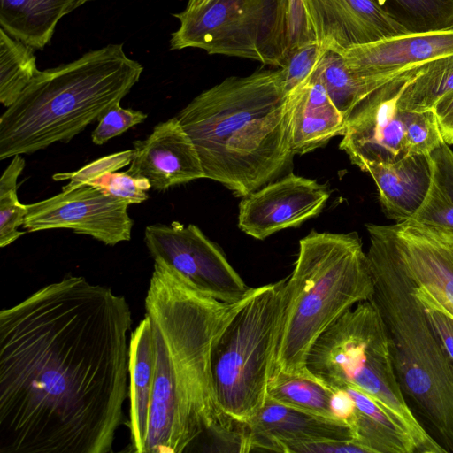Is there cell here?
I'll return each mask as SVG.
<instances>
[{"label":"cell","mask_w":453,"mask_h":453,"mask_svg":"<svg viewBox=\"0 0 453 453\" xmlns=\"http://www.w3.org/2000/svg\"><path fill=\"white\" fill-rule=\"evenodd\" d=\"M453 54V29L406 33L349 48L341 55L361 76L388 75Z\"/></svg>","instance_id":"obj_17"},{"label":"cell","mask_w":453,"mask_h":453,"mask_svg":"<svg viewBox=\"0 0 453 453\" xmlns=\"http://www.w3.org/2000/svg\"><path fill=\"white\" fill-rule=\"evenodd\" d=\"M253 290L238 302H221L199 293L173 270L154 262L144 303L155 351L144 453L186 452L204 434L240 447L242 424L219 407L211 355Z\"/></svg>","instance_id":"obj_2"},{"label":"cell","mask_w":453,"mask_h":453,"mask_svg":"<svg viewBox=\"0 0 453 453\" xmlns=\"http://www.w3.org/2000/svg\"><path fill=\"white\" fill-rule=\"evenodd\" d=\"M409 33L449 28L453 0H372Z\"/></svg>","instance_id":"obj_29"},{"label":"cell","mask_w":453,"mask_h":453,"mask_svg":"<svg viewBox=\"0 0 453 453\" xmlns=\"http://www.w3.org/2000/svg\"><path fill=\"white\" fill-rule=\"evenodd\" d=\"M356 410L348 426L353 441L367 453H416V444L400 420L358 388L346 386Z\"/></svg>","instance_id":"obj_22"},{"label":"cell","mask_w":453,"mask_h":453,"mask_svg":"<svg viewBox=\"0 0 453 453\" xmlns=\"http://www.w3.org/2000/svg\"><path fill=\"white\" fill-rule=\"evenodd\" d=\"M35 50L0 28V102L4 107L19 98L38 73Z\"/></svg>","instance_id":"obj_28"},{"label":"cell","mask_w":453,"mask_h":453,"mask_svg":"<svg viewBox=\"0 0 453 453\" xmlns=\"http://www.w3.org/2000/svg\"><path fill=\"white\" fill-rule=\"evenodd\" d=\"M287 278L255 288L211 355L216 399L229 418L247 424L267 397Z\"/></svg>","instance_id":"obj_8"},{"label":"cell","mask_w":453,"mask_h":453,"mask_svg":"<svg viewBox=\"0 0 453 453\" xmlns=\"http://www.w3.org/2000/svg\"><path fill=\"white\" fill-rule=\"evenodd\" d=\"M430 164L429 189L411 219L453 231V150L449 144L430 153Z\"/></svg>","instance_id":"obj_25"},{"label":"cell","mask_w":453,"mask_h":453,"mask_svg":"<svg viewBox=\"0 0 453 453\" xmlns=\"http://www.w3.org/2000/svg\"><path fill=\"white\" fill-rule=\"evenodd\" d=\"M434 112L445 143L453 144V94L443 98Z\"/></svg>","instance_id":"obj_38"},{"label":"cell","mask_w":453,"mask_h":453,"mask_svg":"<svg viewBox=\"0 0 453 453\" xmlns=\"http://www.w3.org/2000/svg\"><path fill=\"white\" fill-rule=\"evenodd\" d=\"M133 157L134 150L116 152L92 161L77 171L55 173L52 178L55 181L69 180L62 190L73 188L83 184H90L104 174L117 172L130 165Z\"/></svg>","instance_id":"obj_33"},{"label":"cell","mask_w":453,"mask_h":453,"mask_svg":"<svg viewBox=\"0 0 453 453\" xmlns=\"http://www.w3.org/2000/svg\"><path fill=\"white\" fill-rule=\"evenodd\" d=\"M288 46L292 49L317 42L306 12L304 0H286Z\"/></svg>","instance_id":"obj_35"},{"label":"cell","mask_w":453,"mask_h":453,"mask_svg":"<svg viewBox=\"0 0 453 453\" xmlns=\"http://www.w3.org/2000/svg\"><path fill=\"white\" fill-rule=\"evenodd\" d=\"M89 185L129 205L146 201L149 198L147 191L151 188V184L146 178L134 177L127 172L104 174Z\"/></svg>","instance_id":"obj_32"},{"label":"cell","mask_w":453,"mask_h":453,"mask_svg":"<svg viewBox=\"0 0 453 453\" xmlns=\"http://www.w3.org/2000/svg\"><path fill=\"white\" fill-rule=\"evenodd\" d=\"M402 72L388 75L361 76L347 66L341 54L329 50L325 52L315 70L329 98L346 121L365 97Z\"/></svg>","instance_id":"obj_24"},{"label":"cell","mask_w":453,"mask_h":453,"mask_svg":"<svg viewBox=\"0 0 453 453\" xmlns=\"http://www.w3.org/2000/svg\"><path fill=\"white\" fill-rule=\"evenodd\" d=\"M245 427L242 452H281L285 442L353 441L351 429L346 423L286 406L269 397Z\"/></svg>","instance_id":"obj_18"},{"label":"cell","mask_w":453,"mask_h":453,"mask_svg":"<svg viewBox=\"0 0 453 453\" xmlns=\"http://www.w3.org/2000/svg\"><path fill=\"white\" fill-rule=\"evenodd\" d=\"M212 0H188L185 10H195L204 6Z\"/></svg>","instance_id":"obj_40"},{"label":"cell","mask_w":453,"mask_h":453,"mask_svg":"<svg viewBox=\"0 0 453 453\" xmlns=\"http://www.w3.org/2000/svg\"><path fill=\"white\" fill-rule=\"evenodd\" d=\"M372 293L369 262L357 233L311 231L300 240L294 269L286 280L271 375H312L306 360L313 343Z\"/></svg>","instance_id":"obj_5"},{"label":"cell","mask_w":453,"mask_h":453,"mask_svg":"<svg viewBox=\"0 0 453 453\" xmlns=\"http://www.w3.org/2000/svg\"><path fill=\"white\" fill-rule=\"evenodd\" d=\"M170 50L196 48L282 68L288 54L286 0H212L173 14Z\"/></svg>","instance_id":"obj_9"},{"label":"cell","mask_w":453,"mask_h":453,"mask_svg":"<svg viewBox=\"0 0 453 453\" xmlns=\"http://www.w3.org/2000/svg\"><path fill=\"white\" fill-rule=\"evenodd\" d=\"M11 163L0 178V247L10 245L25 232L19 231L27 212L17 196V180L26 162L21 155L12 157Z\"/></svg>","instance_id":"obj_30"},{"label":"cell","mask_w":453,"mask_h":453,"mask_svg":"<svg viewBox=\"0 0 453 453\" xmlns=\"http://www.w3.org/2000/svg\"><path fill=\"white\" fill-rule=\"evenodd\" d=\"M131 310L69 275L0 312V453H109L129 396Z\"/></svg>","instance_id":"obj_1"},{"label":"cell","mask_w":453,"mask_h":453,"mask_svg":"<svg viewBox=\"0 0 453 453\" xmlns=\"http://www.w3.org/2000/svg\"><path fill=\"white\" fill-rule=\"evenodd\" d=\"M128 206L93 185L83 184L27 204L23 227L27 232L71 229L114 246L131 238L134 222Z\"/></svg>","instance_id":"obj_13"},{"label":"cell","mask_w":453,"mask_h":453,"mask_svg":"<svg viewBox=\"0 0 453 453\" xmlns=\"http://www.w3.org/2000/svg\"><path fill=\"white\" fill-rule=\"evenodd\" d=\"M425 64L403 71L373 90L347 119L339 147L362 171L371 163L393 164L411 155H429L445 143L434 111H408L398 105L403 89Z\"/></svg>","instance_id":"obj_10"},{"label":"cell","mask_w":453,"mask_h":453,"mask_svg":"<svg viewBox=\"0 0 453 453\" xmlns=\"http://www.w3.org/2000/svg\"><path fill=\"white\" fill-rule=\"evenodd\" d=\"M331 409L335 419L348 425L356 410L352 397L344 388L334 389L331 399Z\"/></svg>","instance_id":"obj_39"},{"label":"cell","mask_w":453,"mask_h":453,"mask_svg":"<svg viewBox=\"0 0 453 453\" xmlns=\"http://www.w3.org/2000/svg\"><path fill=\"white\" fill-rule=\"evenodd\" d=\"M365 226L411 280L418 301L453 320V231L412 219Z\"/></svg>","instance_id":"obj_11"},{"label":"cell","mask_w":453,"mask_h":453,"mask_svg":"<svg viewBox=\"0 0 453 453\" xmlns=\"http://www.w3.org/2000/svg\"><path fill=\"white\" fill-rule=\"evenodd\" d=\"M453 94V54L426 62L403 89L398 105L408 111H434Z\"/></svg>","instance_id":"obj_27"},{"label":"cell","mask_w":453,"mask_h":453,"mask_svg":"<svg viewBox=\"0 0 453 453\" xmlns=\"http://www.w3.org/2000/svg\"><path fill=\"white\" fill-rule=\"evenodd\" d=\"M422 305L453 361V320L434 308L426 304Z\"/></svg>","instance_id":"obj_37"},{"label":"cell","mask_w":453,"mask_h":453,"mask_svg":"<svg viewBox=\"0 0 453 453\" xmlns=\"http://www.w3.org/2000/svg\"><path fill=\"white\" fill-rule=\"evenodd\" d=\"M329 196L326 186L290 173L242 197L238 226L248 235L264 240L316 217Z\"/></svg>","instance_id":"obj_14"},{"label":"cell","mask_w":453,"mask_h":453,"mask_svg":"<svg viewBox=\"0 0 453 453\" xmlns=\"http://www.w3.org/2000/svg\"><path fill=\"white\" fill-rule=\"evenodd\" d=\"M155 379V351L149 318L140 321L129 339L131 451L144 453Z\"/></svg>","instance_id":"obj_21"},{"label":"cell","mask_w":453,"mask_h":453,"mask_svg":"<svg viewBox=\"0 0 453 453\" xmlns=\"http://www.w3.org/2000/svg\"><path fill=\"white\" fill-rule=\"evenodd\" d=\"M147 117L141 111L125 109L117 103L98 120V125L91 134L92 142L96 145H103L132 127L142 123Z\"/></svg>","instance_id":"obj_34"},{"label":"cell","mask_w":453,"mask_h":453,"mask_svg":"<svg viewBox=\"0 0 453 453\" xmlns=\"http://www.w3.org/2000/svg\"><path fill=\"white\" fill-rule=\"evenodd\" d=\"M306 366L331 389H360L395 415L411 435L418 453L447 452L422 426L399 384L385 324L370 301L340 316L313 343Z\"/></svg>","instance_id":"obj_7"},{"label":"cell","mask_w":453,"mask_h":453,"mask_svg":"<svg viewBox=\"0 0 453 453\" xmlns=\"http://www.w3.org/2000/svg\"><path fill=\"white\" fill-rule=\"evenodd\" d=\"M144 242L154 262L168 266L204 296L234 303L254 288L246 285L219 247L196 225L178 221L150 225Z\"/></svg>","instance_id":"obj_12"},{"label":"cell","mask_w":453,"mask_h":453,"mask_svg":"<svg viewBox=\"0 0 453 453\" xmlns=\"http://www.w3.org/2000/svg\"><path fill=\"white\" fill-rule=\"evenodd\" d=\"M143 66L122 43H110L39 70L0 118V160L68 142L139 81Z\"/></svg>","instance_id":"obj_4"},{"label":"cell","mask_w":453,"mask_h":453,"mask_svg":"<svg viewBox=\"0 0 453 453\" xmlns=\"http://www.w3.org/2000/svg\"><path fill=\"white\" fill-rule=\"evenodd\" d=\"M281 452L286 453H367L354 442L347 440H319L311 441L285 442L281 445Z\"/></svg>","instance_id":"obj_36"},{"label":"cell","mask_w":453,"mask_h":453,"mask_svg":"<svg viewBox=\"0 0 453 453\" xmlns=\"http://www.w3.org/2000/svg\"><path fill=\"white\" fill-rule=\"evenodd\" d=\"M78 0H0V26L7 34L42 50L58 21L76 8Z\"/></svg>","instance_id":"obj_23"},{"label":"cell","mask_w":453,"mask_h":453,"mask_svg":"<svg viewBox=\"0 0 453 453\" xmlns=\"http://www.w3.org/2000/svg\"><path fill=\"white\" fill-rule=\"evenodd\" d=\"M363 172L373 179L382 211L395 222L411 219L421 206L431 181L430 154H416L393 163H371Z\"/></svg>","instance_id":"obj_20"},{"label":"cell","mask_w":453,"mask_h":453,"mask_svg":"<svg viewBox=\"0 0 453 453\" xmlns=\"http://www.w3.org/2000/svg\"><path fill=\"white\" fill-rule=\"evenodd\" d=\"M133 150L127 173L146 178L155 190L204 178L196 149L177 116L158 123L145 140L134 142Z\"/></svg>","instance_id":"obj_16"},{"label":"cell","mask_w":453,"mask_h":453,"mask_svg":"<svg viewBox=\"0 0 453 453\" xmlns=\"http://www.w3.org/2000/svg\"><path fill=\"white\" fill-rule=\"evenodd\" d=\"M449 28H452L453 29V24Z\"/></svg>","instance_id":"obj_42"},{"label":"cell","mask_w":453,"mask_h":453,"mask_svg":"<svg viewBox=\"0 0 453 453\" xmlns=\"http://www.w3.org/2000/svg\"><path fill=\"white\" fill-rule=\"evenodd\" d=\"M288 100L295 155L309 153L345 134L346 119L329 98L315 71L308 81L288 94Z\"/></svg>","instance_id":"obj_19"},{"label":"cell","mask_w":453,"mask_h":453,"mask_svg":"<svg viewBox=\"0 0 453 453\" xmlns=\"http://www.w3.org/2000/svg\"><path fill=\"white\" fill-rule=\"evenodd\" d=\"M266 393L286 406L335 419L331 409L334 390L314 375L272 374Z\"/></svg>","instance_id":"obj_26"},{"label":"cell","mask_w":453,"mask_h":453,"mask_svg":"<svg viewBox=\"0 0 453 453\" xmlns=\"http://www.w3.org/2000/svg\"><path fill=\"white\" fill-rule=\"evenodd\" d=\"M326 50L318 42H312L288 52L284 65L280 68L288 94L309 80Z\"/></svg>","instance_id":"obj_31"},{"label":"cell","mask_w":453,"mask_h":453,"mask_svg":"<svg viewBox=\"0 0 453 453\" xmlns=\"http://www.w3.org/2000/svg\"><path fill=\"white\" fill-rule=\"evenodd\" d=\"M319 43L342 54L356 45L409 33L372 0H304Z\"/></svg>","instance_id":"obj_15"},{"label":"cell","mask_w":453,"mask_h":453,"mask_svg":"<svg viewBox=\"0 0 453 453\" xmlns=\"http://www.w3.org/2000/svg\"><path fill=\"white\" fill-rule=\"evenodd\" d=\"M366 252L373 281L370 301L388 331L402 391L453 451V361L411 280L388 249L369 236Z\"/></svg>","instance_id":"obj_6"},{"label":"cell","mask_w":453,"mask_h":453,"mask_svg":"<svg viewBox=\"0 0 453 453\" xmlns=\"http://www.w3.org/2000/svg\"><path fill=\"white\" fill-rule=\"evenodd\" d=\"M91 1H95V0H78V2L76 4V8L87 4L88 2H91Z\"/></svg>","instance_id":"obj_41"},{"label":"cell","mask_w":453,"mask_h":453,"mask_svg":"<svg viewBox=\"0 0 453 453\" xmlns=\"http://www.w3.org/2000/svg\"><path fill=\"white\" fill-rule=\"evenodd\" d=\"M204 178L243 197L290 165V117L283 73L230 76L196 96L177 115Z\"/></svg>","instance_id":"obj_3"}]
</instances>
